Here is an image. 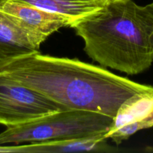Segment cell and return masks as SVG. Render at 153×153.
Listing matches in <instances>:
<instances>
[{
  "instance_id": "obj_1",
  "label": "cell",
  "mask_w": 153,
  "mask_h": 153,
  "mask_svg": "<svg viewBox=\"0 0 153 153\" xmlns=\"http://www.w3.org/2000/svg\"><path fill=\"white\" fill-rule=\"evenodd\" d=\"M0 71L66 110L90 111L111 117L128 98L152 88L78 59L39 52L14 58Z\"/></svg>"
},
{
  "instance_id": "obj_2",
  "label": "cell",
  "mask_w": 153,
  "mask_h": 153,
  "mask_svg": "<svg viewBox=\"0 0 153 153\" xmlns=\"http://www.w3.org/2000/svg\"><path fill=\"white\" fill-rule=\"evenodd\" d=\"M84 40V51L103 67L128 75L153 62V6L132 0L108 2L70 25Z\"/></svg>"
},
{
  "instance_id": "obj_3",
  "label": "cell",
  "mask_w": 153,
  "mask_h": 153,
  "mask_svg": "<svg viewBox=\"0 0 153 153\" xmlns=\"http://www.w3.org/2000/svg\"><path fill=\"white\" fill-rule=\"evenodd\" d=\"M113 117L84 110L58 111L14 126L0 134V146L69 140L106 134Z\"/></svg>"
},
{
  "instance_id": "obj_4",
  "label": "cell",
  "mask_w": 153,
  "mask_h": 153,
  "mask_svg": "<svg viewBox=\"0 0 153 153\" xmlns=\"http://www.w3.org/2000/svg\"><path fill=\"white\" fill-rule=\"evenodd\" d=\"M64 110L58 103L0 71V124L14 126Z\"/></svg>"
},
{
  "instance_id": "obj_5",
  "label": "cell",
  "mask_w": 153,
  "mask_h": 153,
  "mask_svg": "<svg viewBox=\"0 0 153 153\" xmlns=\"http://www.w3.org/2000/svg\"><path fill=\"white\" fill-rule=\"evenodd\" d=\"M153 126V87L128 98L118 108L106 134L118 145L138 131Z\"/></svg>"
},
{
  "instance_id": "obj_6",
  "label": "cell",
  "mask_w": 153,
  "mask_h": 153,
  "mask_svg": "<svg viewBox=\"0 0 153 153\" xmlns=\"http://www.w3.org/2000/svg\"><path fill=\"white\" fill-rule=\"evenodd\" d=\"M44 41L0 8V67L18 57L38 52Z\"/></svg>"
},
{
  "instance_id": "obj_7",
  "label": "cell",
  "mask_w": 153,
  "mask_h": 153,
  "mask_svg": "<svg viewBox=\"0 0 153 153\" xmlns=\"http://www.w3.org/2000/svg\"><path fill=\"white\" fill-rule=\"evenodd\" d=\"M0 8L16 18L27 29L44 40L61 28L70 27L73 23L68 16L26 3L4 0Z\"/></svg>"
},
{
  "instance_id": "obj_8",
  "label": "cell",
  "mask_w": 153,
  "mask_h": 153,
  "mask_svg": "<svg viewBox=\"0 0 153 153\" xmlns=\"http://www.w3.org/2000/svg\"><path fill=\"white\" fill-rule=\"evenodd\" d=\"M106 134L69 140L24 143L22 146H0V152H108L112 148L106 143Z\"/></svg>"
},
{
  "instance_id": "obj_9",
  "label": "cell",
  "mask_w": 153,
  "mask_h": 153,
  "mask_svg": "<svg viewBox=\"0 0 153 153\" xmlns=\"http://www.w3.org/2000/svg\"><path fill=\"white\" fill-rule=\"evenodd\" d=\"M4 0H3L4 1ZM31 4L68 16L73 23L98 11L107 2L104 0H10ZM72 23V24H73Z\"/></svg>"
},
{
  "instance_id": "obj_10",
  "label": "cell",
  "mask_w": 153,
  "mask_h": 153,
  "mask_svg": "<svg viewBox=\"0 0 153 153\" xmlns=\"http://www.w3.org/2000/svg\"><path fill=\"white\" fill-rule=\"evenodd\" d=\"M106 2H113V1H121V0H104Z\"/></svg>"
},
{
  "instance_id": "obj_11",
  "label": "cell",
  "mask_w": 153,
  "mask_h": 153,
  "mask_svg": "<svg viewBox=\"0 0 153 153\" xmlns=\"http://www.w3.org/2000/svg\"><path fill=\"white\" fill-rule=\"evenodd\" d=\"M2 2H3V0H0V4H1Z\"/></svg>"
},
{
  "instance_id": "obj_12",
  "label": "cell",
  "mask_w": 153,
  "mask_h": 153,
  "mask_svg": "<svg viewBox=\"0 0 153 153\" xmlns=\"http://www.w3.org/2000/svg\"><path fill=\"white\" fill-rule=\"evenodd\" d=\"M152 6H153V1H152Z\"/></svg>"
}]
</instances>
